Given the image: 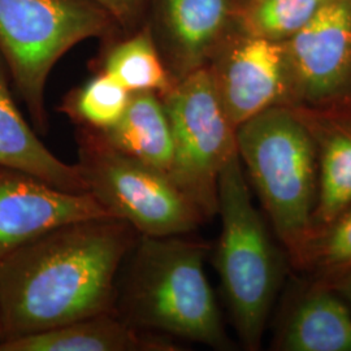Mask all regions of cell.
Listing matches in <instances>:
<instances>
[{
	"label": "cell",
	"instance_id": "6da1fadb",
	"mask_svg": "<svg viewBox=\"0 0 351 351\" xmlns=\"http://www.w3.org/2000/svg\"><path fill=\"white\" fill-rule=\"evenodd\" d=\"M137 230L114 217L58 226L0 261L7 339L116 313V277Z\"/></svg>",
	"mask_w": 351,
	"mask_h": 351
},
{
	"label": "cell",
	"instance_id": "7a4b0ae2",
	"mask_svg": "<svg viewBox=\"0 0 351 351\" xmlns=\"http://www.w3.org/2000/svg\"><path fill=\"white\" fill-rule=\"evenodd\" d=\"M208 251L203 241L182 236H139L116 314L143 330L229 350L233 343L204 272Z\"/></svg>",
	"mask_w": 351,
	"mask_h": 351
},
{
	"label": "cell",
	"instance_id": "3957f363",
	"mask_svg": "<svg viewBox=\"0 0 351 351\" xmlns=\"http://www.w3.org/2000/svg\"><path fill=\"white\" fill-rule=\"evenodd\" d=\"M217 213L221 230L215 268L242 346L259 350L289 259L252 202L239 152L229 158L219 177Z\"/></svg>",
	"mask_w": 351,
	"mask_h": 351
},
{
	"label": "cell",
	"instance_id": "277c9868",
	"mask_svg": "<svg viewBox=\"0 0 351 351\" xmlns=\"http://www.w3.org/2000/svg\"><path fill=\"white\" fill-rule=\"evenodd\" d=\"M237 152L268 224L297 271L313 234L317 201L314 142L291 107L276 106L236 129Z\"/></svg>",
	"mask_w": 351,
	"mask_h": 351
},
{
	"label": "cell",
	"instance_id": "5b68a950",
	"mask_svg": "<svg viewBox=\"0 0 351 351\" xmlns=\"http://www.w3.org/2000/svg\"><path fill=\"white\" fill-rule=\"evenodd\" d=\"M111 20L93 0H0V55L39 132L47 129L52 68L78 43L107 33Z\"/></svg>",
	"mask_w": 351,
	"mask_h": 351
},
{
	"label": "cell",
	"instance_id": "8992f818",
	"mask_svg": "<svg viewBox=\"0 0 351 351\" xmlns=\"http://www.w3.org/2000/svg\"><path fill=\"white\" fill-rule=\"evenodd\" d=\"M77 165L88 193L139 236H182L207 220L169 176L116 150L97 130L80 133Z\"/></svg>",
	"mask_w": 351,
	"mask_h": 351
},
{
	"label": "cell",
	"instance_id": "52a82bcc",
	"mask_svg": "<svg viewBox=\"0 0 351 351\" xmlns=\"http://www.w3.org/2000/svg\"><path fill=\"white\" fill-rule=\"evenodd\" d=\"M162 101L173 136L171 180L208 220L219 208V177L237 152L229 121L207 66L178 80Z\"/></svg>",
	"mask_w": 351,
	"mask_h": 351
},
{
	"label": "cell",
	"instance_id": "ba28073f",
	"mask_svg": "<svg viewBox=\"0 0 351 351\" xmlns=\"http://www.w3.org/2000/svg\"><path fill=\"white\" fill-rule=\"evenodd\" d=\"M288 107L317 106L351 94V0H324L284 42Z\"/></svg>",
	"mask_w": 351,
	"mask_h": 351
},
{
	"label": "cell",
	"instance_id": "9c48e42d",
	"mask_svg": "<svg viewBox=\"0 0 351 351\" xmlns=\"http://www.w3.org/2000/svg\"><path fill=\"white\" fill-rule=\"evenodd\" d=\"M206 66L236 129L259 113L288 104L284 42L246 33L224 39Z\"/></svg>",
	"mask_w": 351,
	"mask_h": 351
},
{
	"label": "cell",
	"instance_id": "30bf717a",
	"mask_svg": "<svg viewBox=\"0 0 351 351\" xmlns=\"http://www.w3.org/2000/svg\"><path fill=\"white\" fill-rule=\"evenodd\" d=\"M107 216L113 215L90 193L65 191L0 167V261L58 226Z\"/></svg>",
	"mask_w": 351,
	"mask_h": 351
},
{
	"label": "cell",
	"instance_id": "8fae6325",
	"mask_svg": "<svg viewBox=\"0 0 351 351\" xmlns=\"http://www.w3.org/2000/svg\"><path fill=\"white\" fill-rule=\"evenodd\" d=\"M291 108L308 130L316 152L313 239L351 204V94L317 106Z\"/></svg>",
	"mask_w": 351,
	"mask_h": 351
},
{
	"label": "cell",
	"instance_id": "7c38bea8",
	"mask_svg": "<svg viewBox=\"0 0 351 351\" xmlns=\"http://www.w3.org/2000/svg\"><path fill=\"white\" fill-rule=\"evenodd\" d=\"M280 351H351L350 304L310 278L288 301L274 337Z\"/></svg>",
	"mask_w": 351,
	"mask_h": 351
},
{
	"label": "cell",
	"instance_id": "4fadbf2b",
	"mask_svg": "<svg viewBox=\"0 0 351 351\" xmlns=\"http://www.w3.org/2000/svg\"><path fill=\"white\" fill-rule=\"evenodd\" d=\"M169 71L176 81L206 66L226 39L232 0H160Z\"/></svg>",
	"mask_w": 351,
	"mask_h": 351
},
{
	"label": "cell",
	"instance_id": "5bb4252c",
	"mask_svg": "<svg viewBox=\"0 0 351 351\" xmlns=\"http://www.w3.org/2000/svg\"><path fill=\"white\" fill-rule=\"evenodd\" d=\"M169 339L132 326L116 313L4 341L0 351H173Z\"/></svg>",
	"mask_w": 351,
	"mask_h": 351
},
{
	"label": "cell",
	"instance_id": "9a60e30c",
	"mask_svg": "<svg viewBox=\"0 0 351 351\" xmlns=\"http://www.w3.org/2000/svg\"><path fill=\"white\" fill-rule=\"evenodd\" d=\"M0 167L34 176L55 188L88 193L78 165L64 163L38 138L13 101L10 73L0 55Z\"/></svg>",
	"mask_w": 351,
	"mask_h": 351
},
{
	"label": "cell",
	"instance_id": "2e32d148",
	"mask_svg": "<svg viewBox=\"0 0 351 351\" xmlns=\"http://www.w3.org/2000/svg\"><path fill=\"white\" fill-rule=\"evenodd\" d=\"M99 133L116 150L171 177L173 136L163 101L158 94L132 93L121 119Z\"/></svg>",
	"mask_w": 351,
	"mask_h": 351
},
{
	"label": "cell",
	"instance_id": "e0dca14e",
	"mask_svg": "<svg viewBox=\"0 0 351 351\" xmlns=\"http://www.w3.org/2000/svg\"><path fill=\"white\" fill-rule=\"evenodd\" d=\"M103 72L130 93L150 91L160 98L177 82L147 30L113 47L104 60Z\"/></svg>",
	"mask_w": 351,
	"mask_h": 351
},
{
	"label": "cell",
	"instance_id": "ac0fdd59",
	"mask_svg": "<svg viewBox=\"0 0 351 351\" xmlns=\"http://www.w3.org/2000/svg\"><path fill=\"white\" fill-rule=\"evenodd\" d=\"M324 0H246L241 11L243 32L285 42L306 25Z\"/></svg>",
	"mask_w": 351,
	"mask_h": 351
},
{
	"label": "cell",
	"instance_id": "d6986e66",
	"mask_svg": "<svg viewBox=\"0 0 351 351\" xmlns=\"http://www.w3.org/2000/svg\"><path fill=\"white\" fill-rule=\"evenodd\" d=\"M130 98L128 88L103 72L75 91L65 111L85 128L104 132L121 119Z\"/></svg>",
	"mask_w": 351,
	"mask_h": 351
},
{
	"label": "cell",
	"instance_id": "ffe728a7",
	"mask_svg": "<svg viewBox=\"0 0 351 351\" xmlns=\"http://www.w3.org/2000/svg\"><path fill=\"white\" fill-rule=\"evenodd\" d=\"M351 269V204L310 241L300 272L329 280Z\"/></svg>",
	"mask_w": 351,
	"mask_h": 351
},
{
	"label": "cell",
	"instance_id": "44dd1931",
	"mask_svg": "<svg viewBox=\"0 0 351 351\" xmlns=\"http://www.w3.org/2000/svg\"><path fill=\"white\" fill-rule=\"evenodd\" d=\"M93 1L101 5L113 20L124 25L134 24L146 4V0H93Z\"/></svg>",
	"mask_w": 351,
	"mask_h": 351
},
{
	"label": "cell",
	"instance_id": "7402d4cb",
	"mask_svg": "<svg viewBox=\"0 0 351 351\" xmlns=\"http://www.w3.org/2000/svg\"><path fill=\"white\" fill-rule=\"evenodd\" d=\"M323 282H326L329 287L335 289L339 295L351 306V269L348 272L341 274L339 276L324 280Z\"/></svg>",
	"mask_w": 351,
	"mask_h": 351
},
{
	"label": "cell",
	"instance_id": "603a6c76",
	"mask_svg": "<svg viewBox=\"0 0 351 351\" xmlns=\"http://www.w3.org/2000/svg\"><path fill=\"white\" fill-rule=\"evenodd\" d=\"M5 341V332H4V324H3V316H1V308H0V346Z\"/></svg>",
	"mask_w": 351,
	"mask_h": 351
}]
</instances>
